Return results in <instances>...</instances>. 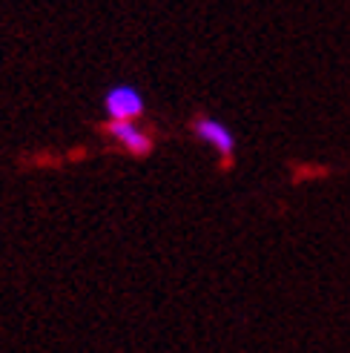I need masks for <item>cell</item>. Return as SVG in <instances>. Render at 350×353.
I'll return each instance as SVG.
<instances>
[{
	"label": "cell",
	"mask_w": 350,
	"mask_h": 353,
	"mask_svg": "<svg viewBox=\"0 0 350 353\" xmlns=\"http://www.w3.org/2000/svg\"><path fill=\"white\" fill-rule=\"evenodd\" d=\"M192 132H196L198 141H204V144L213 147L221 158H224V164H233V155H236V138L233 132L224 127V123L213 115H196L192 118Z\"/></svg>",
	"instance_id": "7a4b0ae2"
},
{
	"label": "cell",
	"mask_w": 350,
	"mask_h": 353,
	"mask_svg": "<svg viewBox=\"0 0 350 353\" xmlns=\"http://www.w3.org/2000/svg\"><path fill=\"white\" fill-rule=\"evenodd\" d=\"M103 130H107L110 138H115V144H121L132 155H150L155 147L152 135L138 127V121H110Z\"/></svg>",
	"instance_id": "3957f363"
},
{
	"label": "cell",
	"mask_w": 350,
	"mask_h": 353,
	"mask_svg": "<svg viewBox=\"0 0 350 353\" xmlns=\"http://www.w3.org/2000/svg\"><path fill=\"white\" fill-rule=\"evenodd\" d=\"M103 110H107L110 121H138L147 112V101L141 90L132 83H115L103 95Z\"/></svg>",
	"instance_id": "6da1fadb"
}]
</instances>
